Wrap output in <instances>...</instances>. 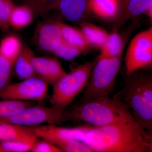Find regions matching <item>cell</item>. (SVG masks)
<instances>
[{
  "instance_id": "2e32d148",
  "label": "cell",
  "mask_w": 152,
  "mask_h": 152,
  "mask_svg": "<svg viewBox=\"0 0 152 152\" xmlns=\"http://www.w3.org/2000/svg\"><path fill=\"white\" fill-rule=\"evenodd\" d=\"M34 14L29 7L15 5L9 18V25L17 29L28 26L32 22Z\"/></svg>"
},
{
  "instance_id": "9c48e42d",
  "label": "cell",
  "mask_w": 152,
  "mask_h": 152,
  "mask_svg": "<svg viewBox=\"0 0 152 152\" xmlns=\"http://www.w3.org/2000/svg\"><path fill=\"white\" fill-rule=\"evenodd\" d=\"M36 76L52 86L66 74L58 59L52 57H37L31 59Z\"/></svg>"
},
{
  "instance_id": "484cf974",
  "label": "cell",
  "mask_w": 152,
  "mask_h": 152,
  "mask_svg": "<svg viewBox=\"0 0 152 152\" xmlns=\"http://www.w3.org/2000/svg\"><path fill=\"white\" fill-rule=\"evenodd\" d=\"M35 142L23 141H6L0 142L5 152H26L31 151Z\"/></svg>"
},
{
  "instance_id": "6da1fadb",
  "label": "cell",
  "mask_w": 152,
  "mask_h": 152,
  "mask_svg": "<svg viewBox=\"0 0 152 152\" xmlns=\"http://www.w3.org/2000/svg\"><path fill=\"white\" fill-rule=\"evenodd\" d=\"M40 138H63L81 142L92 152H152V137L134 121L105 126L86 124L74 127L40 125L35 129Z\"/></svg>"
},
{
  "instance_id": "f1b7e54d",
  "label": "cell",
  "mask_w": 152,
  "mask_h": 152,
  "mask_svg": "<svg viewBox=\"0 0 152 152\" xmlns=\"http://www.w3.org/2000/svg\"><path fill=\"white\" fill-rule=\"evenodd\" d=\"M129 0H118L119 4V13L120 11L124 13Z\"/></svg>"
},
{
  "instance_id": "7c38bea8",
  "label": "cell",
  "mask_w": 152,
  "mask_h": 152,
  "mask_svg": "<svg viewBox=\"0 0 152 152\" xmlns=\"http://www.w3.org/2000/svg\"><path fill=\"white\" fill-rule=\"evenodd\" d=\"M90 0H60L54 10L59 11L65 18L72 22L79 21L89 10Z\"/></svg>"
},
{
  "instance_id": "ba28073f",
  "label": "cell",
  "mask_w": 152,
  "mask_h": 152,
  "mask_svg": "<svg viewBox=\"0 0 152 152\" xmlns=\"http://www.w3.org/2000/svg\"><path fill=\"white\" fill-rule=\"evenodd\" d=\"M48 84L37 77L10 83L0 93V99L42 102L46 98Z\"/></svg>"
},
{
  "instance_id": "3957f363",
  "label": "cell",
  "mask_w": 152,
  "mask_h": 152,
  "mask_svg": "<svg viewBox=\"0 0 152 152\" xmlns=\"http://www.w3.org/2000/svg\"><path fill=\"white\" fill-rule=\"evenodd\" d=\"M121 96L139 127L152 137L151 76H133L125 83Z\"/></svg>"
},
{
  "instance_id": "4dcf8cb0",
  "label": "cell",
  "mask_w": 152,
  "mask_h": 152,
  "mask_svg": "<svg viewBox=\"0 0 152 152\" xmlns=\"http://www.w3.org/2000/svg\"><path fill=\"white\" fill-rule=\"evenodd\" d=\"M0 152H5L2 147H1V145H0Z\"/></svg>"
},
{
  "instance_id": "e0dca14e",
  "label": "cell",
  "mask_w": 152,
  "mask_h": 152,
  "mask_svg": "<svg viewBox=\"0 0 152 152\" xmlns=\"http://www.w3.org/2000/svg\"><path fill=\"white\" fill-rule=\"evenodd\" d=\"M80 30L89 45L97 48L102 46L110 35L104 29L90 23H82Z\"/></svg>"
},
{
  "instance_id": "7a4b0ae2",
  "label": "cell",
  "mask_w": 152,
  "mask_h": 152,
  "mask_svg": "<svg viewBox=\"0 0 152 152\" xmlns=\"http://www.w3.org/2000/svg\"><path fill=\"white\" fill-rule=\"evenodd\" d=\"M66 111L69 121L93 126H105L134 121L120 96L80 99Z\"/></svg>"
},
{
  "instance_id": "83f0119b",
  "label": "cell",
  "mask_w": 152,
  "mask_h": 152,
  "mask_svg": "<svg viewBox=\"0 0 152 152\" xmlns=\"http://www.w3.org/2000/svg\"><path fill=\"white\" fill-rule=\"evenodd\" d=\"M31 151L33 152H61L56 146L48 140L38 138Z\"/></svg>"
},
{
  "instance_id": "603a6c76",
  "label": "cell",
  "mask_w": 152,
  "mask_h": 152,
  "mask_svg": "<svg viewBox=\"0 0 152 152\" xmlns=\"http://www.w3.org/2000/svg\"><path fill=\"white\" fill-rule=\"evenodd\" d=\"M14 64L0 55V93L11 83Z\"/></svg>"
},
{
  "instance_id": "f546056e",
  "label": "cell",
  "mask_w": 152,
  "mask_h": 152,
  "mask_svg": "<svg viewBox=\"0 0 152 152\" xmlns=\"http://www.w3.org/2000/svg\"><path fill=\"white\" fill-rule=\"evenodd\" d=\"M148 16L151 19V20L152 21V4L148 8V10L146 12Z\"/></svg>"
},
{
  "instance_id": "30bf717a",
  "label": "cell",
  "mask_w": 152,
  "mask_h": 152,
  "mask_svg": "<svg viewBox=\"0 0 152 152\" xmlns=\"http://www.w3.org/2000/svg\"><path fill=\"white\" fill-rule=\"evenodd\" d=\"M36 38L42 50L51 53L62 41L61 30L56 22L41 24L37 30Z\"/></svg>"
},
{
  "instance_id": "ac0fdd59",
  "label": "cell",
  "mask_w": 152,
  "mask_h": 152,
  "mask_svg": "<svg viewBox=\"0 0 152 152\" xmlns=\"http://www.w3.org/2000/svg\"><path fill=\"white\" fill-rule=\"evenodd\" d=\"M100 49L101 53L98 58H111L122 56L124 50L122 38L116 32L110 34Z\"/></svg>"
},
{
  "instance_id": "9a60e30c",
  "label": "cell",
  "mask_w": 152,
  "mask_h": 152,
  "mask_svg": "<svg viewBox=\"0 0 152 152\" xmlns=\"http://www.w3.org/2000/svg\"><path fill=\"white\" fill-rule=\"evenodd\" d=\"M89 10L103 19L115 18L119 13L118 0H90Z\"/></svg>"
},
{
  "instance_id": "4316f807",
  "label": "cell",
  "mask_w": 152,
  "mask_h": 152,
  "mask_svg": "<svg viewBox=\"0 0 152 152\" xmlns=\"http://www.w3.org/2000/svg\"><path fill=\"white\" fill-rule=\"evenodd\" d=\"M14 6L12 0H0V28L3 29L10 27L9 18Z\"/></svg>"
},
{
  "instance_id": "5bb4252c",
  "label": "cell",
  "mask_w": 152,
  "mask_h": 152,
  "mask_svg": "<svg viewBox=\"0 0 152 152\" xmlns=\"http://www.w3.org/2000/svg\"><path fill=\"white\" fill-rule=\"evenodd\" d=\"M56 22L61 30L63 40L78 49L82 53L88 50L90 45L80 29L76 28L62 22Z\"/></svg>"
},
{
  "instance_id": "44dd1931",
  "label": "cell",
  "mask_w": 152,
  "mask_h": 152,
  "mask_svg": "<svg viewBox=\"0 0 152 152\" xmlns=\"http://www.w3.org/2000/svg\"><path fill=\"white\" fill-rule=\"evenodd\" d=\"M48 140L56 146L62 152H92L87 146L77 141L63 138H53Z\"/></svg>"
},
{
  "instance_id": "cb8c5ba5",
  "label": "cell",
  "mask_w": 152,
  "mask_h": 152,
  "mask_svg": "<svg viewBox=\"0 0 152 152\" xmlns=\"http://www.w3.org/2000/svg\"><path fill=\"white\" fill-rule=\"evenodd\" d=\"M60 0H26V4L29 7L34 14L43 15L53 10Z\"/></svg>"
},
{
  "instance_id": "277c9868",
  "label": "cell",
  "mask_w": 152,
  "mask_h": 152,
  "mask_svg": "<svg viewBox=\"0 0 152 152\" xmlns=\"http://www.w3.org/2000/svg\"><path fill=\"white\" fill-rule=\"evenodd\" d=\"M96 61L87 62L62 77L53 87L51 107L64 111L84 90Z\"/></svg>"
},
{
  "instance_id": "4fadbf2b",
  "label": "cell",
  "mask_w": 152,
  "mask_h": 152,
  "mask_svg": "<svg viewBox=\"0 0 152 152\" xmlns=\"http://www.w3.org/2000/svg\"><path fill=\"white\" fill-rule=\"evenodd\" d=\"M34 55L29 48H22L14 66V72L18 78L22 80L31 77H37L31 62Z\"/></svg>"
},
{
  "instance_id": "5b68a950",
  "label": "cell",
  "mask_w": 152,
  "mask_h": 152,
  "mask_svg": "<svg viewBox=\"0 0 152 152\" xmlns=\"http://www.w3.org/2000/svg\"><path fill=\"white\" fill-rule=\"evenodd\" d=\"M122 56L98 58L81 99L110 96L115 88L121 64Z\"/></svg>"
},
{
  "instance_id": "8992f818",
  "label": "cell",
  "mask_w": 152,
  "mask_h": 152,
  "mask_svg": "<svg viewBox=\"0 0 152 152\" xmlns=\"http://www.w3.org/2000/svg\"><path fill=\"white\" fill-rule=\"evenodd\" d=\"M68 121L66 110H60L37 104L23 109L13 116L0 119V121L29 127L45 124L60 125Z\"/></svg>"
},
{
  "instance_id": "d6986e66",
  "label": "cell",
  "mask_w": 152,
  "mask_h": 152,
  "mask_svg": "<svg viewBox=\"0 0 152 152\" xmlns=\"http://www.w3.org/2000/svg\"><path fill=\"white\" fill-rule=\"evenodd\" d=\"M22 48L21 41L18 37L8 36L0 42V55L15 64Z\"/></svg>"
},
{
  "instance_id": "8fae6325",
  "label": "cell",
  "mask_w": 152,
  "mask_h": 152,
  "mask_svg": "<svg viewBox=\"0 0 152 152\" xmlns=\"http://www.w3.org/2000/svg\"><path fill=\"white\" fill-rule=\"evenodd\" d=\"M37 139L31 127L0 121V142L23 141L35 142Z\"/></svg>"
},
{
  "instance_id": "ffe728a7",
  "label": "cell",
  "mask_w": 152,
  "mask_h": 152,
  "mask_svg": "<svg viewBox=\"0 0 152 152\" xmlns=\"http://www.w3.org/2000/svg\"><path fill=\"white\" fill-rule=\"evenodd\" d=\"M32 101H20L0 99V119L15 115L28 107L37 104Z\"/></svg>"
},
{
  "instance_id": "7402d4cb",
  "label": "cell",
  "mask_w": 152,
  "mask_h": 152,
  "mask_svg": "<svg viewBox=\"0 0 152 152\" xmlns=\"http://www.w3.org/2000/svg\"><path fill=\"white\" fill-rule=\"evenodd\" d=\"M152 4V0H129L124 12L125 20L145 13L148 8Z\"/></svg>"
},
{
  "instance_id": "52a82bcc",
  "label": "cell",
  "mask_w": 152,
  "mask_h": 152,
  "mask_svg": "<svg viewBox=\"0 0 152 152\" xmlns=\"http://www.w3.org/2000/svg\"><path fill=\"white\" fill-rule=\"evenodd\" d=\"M152 28L141 32L131 40L125 57V66L128 75L151 66Z\"/></svg>"
},
{
  "instance_id": "d4e9b609",
  "label": "cell",
  "mask_w": 152,
  "mask_h": 152,
  "mask_svg": "<svg viewBox=\"0 0 152 152\" xmlns=\"http://www.w3.org/2000/svg\"><path fill=\"white\" fill-rule=\"evenodd\" d=\"M78 49L63 40L52 53L64 59L71 61L81 53Z\"/></svg>"
}]
</instances>
